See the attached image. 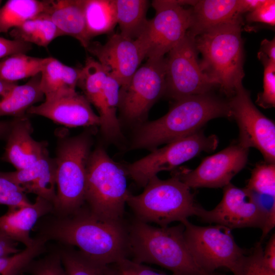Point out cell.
<instances>
[{"label":"cell","mask_w":275,"mask_h":275,"mask_svg":"<svg viewBox=\"0 0 275 275\" xmlns=\"http://www.w3.org/2000/svg\"><path fill=\"white\" fill-rule=\"evenodd\" d=\"M44 9V1H8L0 8V33L19 27L43 13Z\"/></svg>","instance_id":"4316f807"},{"label":"cell","mask_w":275,"mask_h":275,"mask_svg":"<svg viewBox=\"0 0 275 275\" xmlns=\"http://www.w3.org/2000/svg\"><path fill=\"white\" fill-rule=\"evenodd\" d=\"M258 58L264 66L263 91L258 95L256 103L264 108L275 105V61H272L261 51Z\"/></svg>","instance_id":"d590c367"},{"label":"cell","mask_w":275,"mask_h":275,"mask_svg":"<svg viewBox=\"0 0 275 275\" xmlns=\"http://www.w3.org/2000/svg\"><path fill=\"white\" fill-rule=\"evenodd\" d=\"M154 17L139 39L146 51V58H164L185 37L191 22V9L179 1H153Z\"/></svg>","instance_id":"8fae6325"},{"label":"cell","mask_w":275,"mask_h":275,"mask_svg":"<svg viewBox=\"0 0 275 275\" xmlns=\"http://www.w3.org/2000/svg\"><path fill=\"white\" fill-rule=\"evenodd\" d=\"M149 3L146 0H114L121 35L132 40L140 37L148 23L146 13Z\"/></svg>","instance_id":"cb8c5ba5"},{"label":"cell","mask_w":275,"mask_h":275,"mask_svg":"<svg viewBox=\"0 0 275 275\" xmlns=\"http://www.w3.org/2000/svg\"><path fill=\"white\" fill-rule=\"evenodd\" d=\"M228 104L231 117L239 127V143L248 149H257L266 162L274 164V123L257 108L242 82L236 87Z\"/></svg>","instance_id":"4fadbf2b"},{"label":"cell","mask_w":275,"mask_h":275,"mask_svg":"<svg viewBox=\"0 0 275 275\" xmlns=\"http://www.w3.org/2000/svg\"><path fill=\"white\" fill-rule=\"evenodd\" d=\"M124 168L115 162L101 147L89 155L87 166L85 201L90 213L109 221H122L125 203L131 195Z\"/></svg>","instance_id":"8992f818"},{"label":"cell","mask_w":275,"mask_h":275,"mask_svg":"<svg viewBox=\"0 0 275 275\" xmlns=\"http://www.w3.org/2000/svg\"><path fill=\"white\" fill-rule=\"evenodd\" d=\"M221 117H231L228 102L209 93L176 100L165 115L138 127L131 147L152 150L197 132L209 120Z\"/></svg>","instance_id":"6da1fadb"},{"label":"cell","mask_w":275,"mask_h":275,"mask_svg":"<svg viewBox=\"0 0 275 275\" xmlns=\"http://www.w3.org/2000/svg\"><path fill=\"white\" fill-rule=\"evenodd\" d=\"M47 58L31 57L25 53L12 55L0 62V79L16 82L40 74Z\"/></svg>","instance_id":"f546056e"},{"label":"cell","mask_w":275,"mask_h":275,"mask_svg":"<svg viewBox=\"0 0 275 275\" xmlns=\"http://www.w3.org/2000/svg\"><path fill=\"white\" fill-rule=\"evenodd\" d=\"M60 255L67 275H112L108 265L95 262L80 252H64Z\"/></svg>","instance_id":"1f68e13d"},{"label":"cell","mask_w":275,"mask_h":275,"mask_svg":"<svg viewBox=\"0 0 275 275\" xmlns=\"http://www.w3.org/2000/svg\"><path fill=\"white\" fill-rule=\"evenodd\" d=\"M91 140L88 133L64 140L54 159L56 196L53 206L61 214L75 213L85 201L87 166Z\"/></svg>","instance_id":"52a82bcc"},{"label":"cell","mask_w":275,"mask_h":275,"mask_svg":"<svg viewBox=\"0 0 275 275\" xmlns=\"http://www.w3.org/2000/svg\"><path fill=\"white\" fill-rule=\"evenodd\" d=\"M166 85V59H147L128 83L120 87V117L127 123H143L151 107L165 94Z\"/></svg>","instance_id":"9c48e42d"},{"label":"cell","mask_w":275,"mask_h":275,"mask_svg":"<svg viewBox=\"0 0 275 275\" xmlns=\"http://www.w3.org/2000/svg\"><path fill=\"white\" fill-rule=\"evenodd\" d=\"M1 3H2V1H0V6H1ZM0 8H1V7H0Z\"/></svg>","instance_id":"681fc988"},{"label":"cell","mask_w":275,"mask_h":275,"mask_svg":"<svg viewBox=\"0 0 275 275\" xmlns=\"http://www.w3.org/2000/svg\"><path fill=\"white\" fill-rule=\"evenodd\" d=\"M263 250L259 242L252 249L246 250L232 271L234 275H275V271L263 260Z\"/></svg>","instance_id":"836d02e7"},{"label":"cell","mask_w":275,"mask_h":275,"mask_svg":"<svg viewBox=\"0 0 275 275\" xmlns=\"http://www.w3.org/2000/svg\"><path fill=\"white\" fill-rule=\"evenodd\" d=\"M21 251L18 249L17 242L0 232V258L14 255Z\"/></svg>","instance_id":"b9f144b4"},{"label":"cell","mask_w":275,"mask_h":275,"mask_svg":"<svg viewBox=\"0 0 275 275\" xmlns=\"http://www.w3.org/2000/svg\"><path fill=\"white\" fill-rule=\"evenodd\" d=\"M43 14L55 24L61 36L77 40L87 49L91 42L86 29L84 0L44 1Z\"/></svg>","instance_id":"44dd1931"},{"label":"cell","mask_w":275,"mask_h":275,"mask_svg":"<svg viewBox=\"0 0 275 275\" xmlns=\"http://www.w3.org/2000/svg\"><path fill=\"white\" fill-rule=\"evenodd\" d=\"M56 171L55 159L51 158L48 153L25 168L4 173L21 187L26 194H36L53 205L56 196Z\"/></svg>","instance_id":"ffe728a7"},{"label":"cell","mask_w":275,"mask_h":275,"mask_svg":"<svg viewBox=\"0 0 275 275\" xmlns=\"http://www.w3.org/2000/svg\"><path fill=\"white\" fill-rule=\"evenodd\" d=\"M245 188L255 194L274 198V164L266 162L256 166Z\"/></svg>","instance_id":"e575fe53"},{"label":"cell","mask_w":275,"mask_h":275,"mask_svg":"<svg viewBox=\"0 0 275 275\" xmlns=\"http://www.w3.org/2000/svg\"><path fill=\"white\" fill-rule=\"evenodd\" d=\"M108 266L112 275H168L155 271L142 263L127 258L121 259Z\"/></svg>","instance_id":"74e56055"},{"label":"cell","mask_w":275,"mask_h":275,"mask_svg":"<svg viewBox=\"0 0 275 275\" xmlns=\"http://www.w3.org/2000/svg\"><path fill=\"white\" fill-rule=\"evenodd\" d=\"M120 87L118 81L108 75L101 92L90 102L98 112L102 134L107 140L113 141L123 137L117 115Z\"/></svg>","instance_id":"603a6c76"},{"label":"cell","mask_w":275,"mask_h":275,"mask_svg":"<svg viewBox=\"0 0 275 275\" xmlns=\"http://www.w3.org/2000/svg\"><path fill=\"white\" fill-rule=\"evenodd\" d=\"M195 38L187 32L166 59L164 94L175 101L209 93L214 86L201 69Z\"/></svg>","instance_id":"7c38bea8"},{"label":"cell","mask_w":275,"mask_h":275,"mask_svg":"<svg viewBox=\"0 0 275 275\" xmlns=\"http://www.w3.org/2000/svg\"><path fill=\"white\" fill-rule=\"evenodd\" d=\"M241 17L209 30L195 38L203 73L227 96L235 93L244 76Z\"/></svg>","instance_id":"277c9868"},{"label":"cell","mask_w":275,"mask_h":275,"mask_svg":"<svg viewBox=\"0 0 275 275\" xmlns=\"http://www.w3.org/2000/svg\"><path fill=\"white\" fill-rule=\"evenodd\" d=\"M31 48V44L23 41L0 37V59L15 54L26 53Z\"/></svg>","instance_id":"60d3db41"},{"label":"cell","mask_w":275,"mask_h":275,"mask_svg":"<svg viewBox=\"0 0 275 275\" xmlns=\"http://www.w3.org/2000/svg\"><path fill=\"white\" fill-rule=\"evenodd\" d=\"M181 223L184 226V239L193 258L209 273H214L220 267L232 271L246 252L237 244L231 230L227 227L219 225L198 226L187 219Z\"/></svg>","instance_id":"ba28073f"},{"label":"cell","mask_w":275,"mask_h":275,"mask_svg":"<svg viewBox=\"0 0 275 275\" xmlns=\"http://www.w3.org/2000/svg\"><path fill=\"white\" fill-rule=\"evenodd\" d=\"M11 36L14 39L46 47L61 35L49 17L42 13L13 29Z\"/></svg>","instance_id":"83f0119b"},{"label":"cell","mask_w":275,"mask_h":275,"mask_svg":"<svg viewBox=\"0 0 275 275\" xmlns=\"http://www.w3.org/2000/svg\"><path fill=\"white\" fill-rule=\"evenodd\" d=\"M191 9V22L187 32L195 37L242 14L241 0L196 1Z\"/></svg>","instance_id":"7402d4cb"},{"label":"cell","mask_w":275,"mask_h":275,"mask_svg":"<svg viewBox=\"0 0 275 275\" xmlns=\"http://www.w3.org/2000/svg\"><path fill=\"white\" fill-rule=\"evenodd\" d=\"M246 20L249 22L263 23L274 26L275 1L264 0L261 5L248 13Z\"/></svg>","instance_id":"ab89813d"},{"label":"cell","mask_w":275,"mask_h":275,"mask_svg":"<svg viewBox=\"0 0 275 275\" xmlns=\"http://www.w3.org/2000/svg\"><path fill=\"white\" fill-rule=\"evenodd\" d=\"M44 237L76 246L86 257L103 265L129 254L128 228L122 221L101 219L90 212L55 222Z\"/></svg>","instance_id":"7a4b0ae2"},{"label":"cell","mask_w":275,"mask_h":275,"mask_svg":"<svg viewBox=\"0 0 275 275\" xmlns=\"http://www.w3.org/2000/svg\"><path fill=\"white\" fill-rule=\"evenodd\" d=\"M127 203L136 219L162 227L196 216L200 206L196 203L190 188L176 174L167 180L152 177L141 194L129 196Z\"/></svg>","instance_id":"5b68a950"},{"label":"cell","mask_w":275,"mask_h":275,"mask_svg":"<svg viewBox=\"0 0 275 275\" xmlns=\"http://www.w3.org/2000/svg\"><path fill=\"white\" fill-rule=\"evenodd\" d=\"M264 0H241V7L242 13L250 12L260 5Z\"/></svg>","instance_id":"bcb514c9"},{"label":"cell","mask_w":275,"mask_h":275,"mask_svg":"<svg viewBox=\"0 0 275 275\" xmlns=\"http://www.w3.org/2000/svg\"><path fill=\"white\" fill-rule=\"evenodd\" d=\"M268 209L264 207L254 193L230 183L224 187L222 200L214 208L207 210L199 206L196 216L205 222L215 223L231 230L246 227L262 229Z\"/></svg>","instance_id":"5bb4252c"},{"label":"cell","mask_w":275,"mask_h":275,"mask_svg":"<svg viewBox=\"0 0 275 275\" xmlns=\"http://www.w3.org/2000/svg\"><path fill=\"white\" fill-rule=\"evenodd\" d=\"M84 9L90 40L111 33L117 24L114 0H84Z\"/></svg>","instance_id":"484cf974"},{"label":"cell","mask_w":275,"mask_h":275,"mask_svg":"<svg viewBox=\"0 0 275 275\" xmlns=\"http://www.w3.org/2000/svg\"><path fill=\"white\" fill-rule=\"evenodd\" d=\"M52 204L37 196L35 202L19 207H9L8 211L0 216V232L13 240L23 244L25 248L34 245L36 239L30 232L38 220L50 212Z\"/></svg>","instance_id":"d6986e66"},{"label":"cell","mask_w":275,"mask_h":275,"mask_svg":"<svg viewBox=\"0 0 275 275\" xmlns=\"http://www.w3.org/2000/svg\"><path fill=\"white\" fill-rule=\"evenodd\" d=\"M28 113L44 117L67 127L94 126L100 124V119L92 109L84 95L76 92L45 100L32 106Z\"/></svg>","instance_id":"e0dca14e"},{"label":"cell","mask_w":275,"mask_h":275,"mask_svg":"<svg viewBox=\"0 0 275 275\" xmlns=\"http://www.w3.org/2000/svg\"><path fill=\"white\" fill-rule=\"evenodd\" d=\"M263 258L265 264L275 271V235L273 233L263 250Z\"/></svg>","instance_id":"7bdbcfd3"},{"label":"cell","mask_w":275,"mask_h":275,"mask_svg":"<svg viewBox=\"0 0 275 275\" xmlns=\"http://www.w3.org/2000/svg\"><path fill=\"white\" fill-rule=\"evenodd\" d=\"M17 84L0 79V100L5 98Z\"/></svg>","instance_id":"7dc6e473"},{"label":"cell","mask_w":275,"mask_h":275,"mask_svg":"<svg viewBox=\"0 0 275 275\" xmlns=\"http://www.w3.org/2000/svg\"><path fill=\"white\" fill-rule=\"evenodd\" d=\"M31 203L23 188L0 172V205L19 207Z\"/></svg>","instance_id":"8d00e7d4"},{"label":"cell","mask_w":275,"mask_h":275,"mask_svg":"<svg viewBox=\"0 0 275 275\" xmlns=\"http://www.w3.org/2000/svg\"><path fill=\"white\" fill-rule=\"evenodd\" d=\"M40 75V87L45 100L76 92L71 87L65 65L56 58H47Z\"/></svg>","instance_id":"f1b7e54d"},{"label":"cell","mask_w":275,"mask_h":275,"mask_svg":"<svg viewBox=\"0 0 275 275\" xmlns=\"http://www.w3.org/2000/svg\"><path fill=\"white\" fill-rule=\"evenodd\" d=\"M32 131L31 122L24 116L13 120L2 159L12 164L16 170L30 166L48 153L47 143L34 140Z\"/></svg>","instance_id":"ac0fdd59"},{"label":"cell","mask_w":275,"mask_h":275,"mask_svg":"<svg viewBox=\"0 0 275 275\" xmlns=\"http://www.w3.org/2000/svg\"><path fill=\"white\" fill-rule=\"evenodd\" d=\"M108 75V70L99 62L92 57L87 58L80 69L77 86L90 103L101 92Z\"/></svg>","instance_id":"4dcf8cb0"},{"label":"cell","mask_w":275,"mask_h":275,"mask_svg":"<svg viewBox=\"0 0 275 275\" xmlns=\"http://www.w3.org/2000/svg\"><path fill=\"white\" fill-rule=\"evenodd\" d=\"M218 140L215 135L206 136L199 131L156 148L146 156L125 167L126 172L139 186L145 187L152 177L163 171H171L202 152L214 151Z\"/></svg>","instance_id":"30bf717a"},{"label":"cell","mask_w":275,"mask_h":275,"mask_svg":"<svg viewBox=\"0 0 275 275\" xmlns=\"http://www.w3.org/2000/svg\"><path fill=\"white\" fill-rule=\"evenodd\" d=\"M249 149L239 143L204 158L194 170L176 175L190 188L224 187L245 166Z\"/></svg>","instance_id":"9a60e30c"},{"label":"cell","mask_w":275,"mask_h":275,"mask_svg":"<svg viewBox=\"0 0 275 275\" xmlns=\"http://www.w3.org/2000/svg\"><path fill=\"white\" fill-rule=\"evenodd\" d=\"M46 238L36 239L33 245L13 255L0 258V275H19L43 249Z\"/></svg>","instance_id":"d6a6232c"},{"label":"cell","mask_w":275,"mask_h":275,"mask_svg":"<svg viewBox=\"0 0 275 275\" xmlns=\"http://www.w3.org/2000/svg\"><path fill=\"white\" fill-rule=\"evenodd\" d=\"M275 226V204H273L267 210L266 216L262 228V234L260 243L267 236L270 231Z\"/></svg>","instance_id":"ee69618b"},{"label":"cell","mask_w":275,"mask_h":275,"mask_svg":"<svg viewBox=\"0 0 275 275\" xmlns=\"http://www.w3.org/2000/svg\"><path fill=\"white\" fill-rule=\"evenodd\" d=\"M86 49L106 68L121 87L128 83L146 56L139 39H130L120 34L112 35L104 44L91 42Z\"/></svg>","instance_id":"2e32d148"},{"label":"cell","mask_w":275,"mask_h":275,"mask_svg":"<svg viewBox=\"0 0 275 275\" xmlns=\"http://www.w3.org/2000/svg\"><path fill=\"white\" fill-rule=\"evenodd\" d=\"M183 224L156 227L135 219L128 228L129 253L133 261L155 264L175 275H224L209 273L193 258L184 237Z\"/></svg>","instance_id":"3957f363"},{"label":"cell","mask_w":275,"mask_h":275,"mask_svg":"<svg viewBox=\"0 0 275 275\" xmlns=\"http://www.w3.org/2000/svg\"><path fill=\"white\" fill-rule=\"evenodd\" d=\"M40 73L31 77L25 84L17 85L10 93L0 100V116H24L25 112L44 97L40 87Z\"/></svg>","instance_id":"d4e9b609"},{"label":"cell","mask_w":275,"mask_h":275,"mask_svg":"<svg viewBox=\"0 0 275 275\" xmlns=\"http://www.w3.org/2000/svg\"><path fill=\"white\" fill-rule=\"evenodd\" d=\"M260 51L265 54L272 61H275V39H264L261 43Z\"/></svg>","instance_id":"f6af8a7d"},{"label":"cell","mask_w":275,"mask_h":275,"mask_svg":"<svg viewBox=\"0 0 275 275\" xmlns=\"http://www.w3.org/2000/svg\"><path fill=\"white\" fill-rule=\"evenodd\" d=\"M26 269L32 275H67L60 255L51 256L36 262L32 261Z\"/></svg>","instance_id":"f35d334b"},{"label":"cell","mask_w":275,"mask_h":275,"mask_svg":"<svg viewBox=\"0 0 275 275\" xmlns=\"http://www.w3.org/2000/svg\"><path fill=\"white\" fill-rule=\"evenodd\" d=\"M13 123L10 121H0V139L7 138Z\"/></svg>","instance_id":"c3c4849f"}]
</instances>
